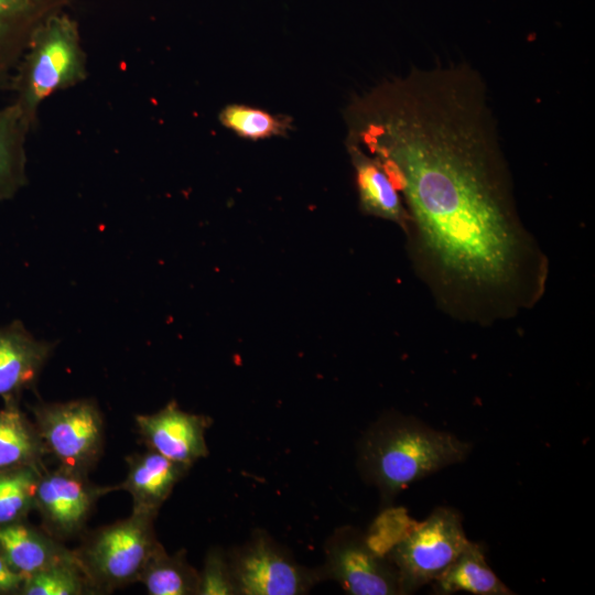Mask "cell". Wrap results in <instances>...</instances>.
<instances>
[{
    "mask_svg": "<svg viewBox=\"0 0 595 595\" xmlns=\"http://www.w3.org/2000/svg\"><path fill=\"white\" fill-rule=\"evenodd\" d=\"M488 101L480 75L452 65L387 79L346 111L347 142L376 156L401 194L410 257L434 302L483 326L531 310L549 277Z\"/></svg>",
    "mask_w": 595,
    "mask_h": 595,
    "instance_id": "cell-1",
    "label": "cell"
},
{
    "mask_svg": "<svg viewBox=\"0 0 595 595\" xmlns=\"http://www.w3.org/2000/svg\"><path fill=\"white\" fill-rule=\"evenodd\" d=\"M470 445L436 431L414 418L392 415L366 434L359 451L360 468L386 499L411 483L464 461Z\"/></svg>",
    "mask_w": 595,
    "mask_h": 595,
    "instance_id": "cell-2",
    "label": "cell"
},
{
    "mask_svg": "<svg viewBox=\"0 0 595 595\" xmlns=\"http://www.w3.org/2000/svg\"><path fill=\"white\" fill-rule=\"evenodd\" d=\"M88 76L77 21L61 11L34 31L10 82L13 101L33 127L41 106L53 95L73 88Z\"/></svg>",
    "mask_w": 595,
    "mask_h": 595,
    "instance_id": "cell-3",
    "label": "cell"
},
{
    "mask_svg": "<svg viewBox=\"0 0 595 595\" xmlns=\"http://www.w3.org/2000/svg\"><path fill=\"white\" fill-rule=\"evenodd\" d=\"M155 517L132 511L128 518L100 527L83 538L74 552L95 594L111 593L138 581L160 543L154 531Z\"/></svg>",
    "mask_w": 595,
    "mask_h": 595,
    "instance_id": "cell-4",
    "label": "cell"
},
{
    "mask_svg": "<svg viewBox=\"0 0 595 595\" xmlns=\"http://www.w3.org/2000/svg\"><path fill=\"white\" fill-rule=\"evenodd\" d=\"M461 515L439 507L401 532L382 553L397 571L401 594L436 580L468 543Z\"/></svg>",
    "mask_w": 595,
    "mask_h": 595,
    "instance_id": "cell-5",
    "label": "cell"
},
{
    "mask_svg": "<svg viewBox=\"0 0 595 595\" xmlns=\"http://www.w3.org/2000/svg\"><path fill=\"white\" fill-rule=\"evenodd\" d=\"M34 423L60 466L88 474L102 455L105 422L94 399L37 402L30 407Z\"/></svg>",
    "mask_w": 595,
    "mask_h": 595,
    "instance_id": "cell-6",
    "label": "cell"
},
{
    "mask_svg": "<svg viewBox=\"0 0 595 595\" xmlns=\"http://www.w3.org/2000/svg\"><path fill=\"white\" fill-rule=\"evenodd\" d=\"M88 474L63 466L42 469L35 489V510L42 528L58 541L80 534L100 497L115 486L91 483Z\"/></svg>",
    "mask_w": 595,
    "mask_h": 595,
    "instance_id": "cell-7",
    "label": "cell"
},
{
    "mask_svg": "<svg viewBox=\"0 0 595 595\" xmlns=\"http://www.w3.org/2000/svg\"><path fill=\"white\" fill-rule=\"evenodd\" d=\"M227 558L236 594H303L318 580L320 573L298 565L263 534L253 538Z\"/></svg>",
    "mask_w": 595,
    "mask_h": 595,
    "instance_id": "cell-8",
    "label": "cell"
},
{
    "mask_svg": "<svg viewBox=\"0 0 595 595\" xmlns=\"http://www.w3.org/2000/svg\"><path fill=\"white\" fill-rule=\"evenodd\" d=\"M324 574L351 595L401 594L392 564L354 530H344L333 540Z\"/></svg>",
    "mask_w": 595,
    "mask_h": 595,
    "instance_id": "cell-9",
    "label": "cell"
},
{
    "mask_svg": "<svg viewBox=\"0 0 595 595\" xmlns=\"http://www.w3.org/2000/svg\"><path fill=\"white\" fill-rule=\"evenodd\" d=\"M136 425L148 450L174 462L192 467L208 455L205 431L210 420L181 410L174 401L155 413L136 415Z\"/></svg>",
    "mask_w": 595,
    "mask_h": 595,
    "instance_id": "cell-10",
    "label": "cell"
},
{
    "mask_svg": "<svg viewBox=\"0 0 595 595\" xmlns=\"http://www.w3.org/2000/svg\"><path fill=\"white\" fill-rule=\"evenodd\" d=\"M55 344L36 339L21 322L0 326V397L19 399L34 388Z\"/></svg>",
    "mask_w": 595,
    "mask_h": 595,
    "instance_id": "cell-11",
    "label": "cell"
},
{
    "mask_svg": "<svg viewBox=\"0 0 595 595\" xmlns=\"http://www.w3.org/2000/svg\"><path fill=\"white\" fill-rule=\"evenodd\" d=\"M72 0H0V91L12 75L39 25L65 11Z\"/></svg>",
    "mask_w": 595,
    "mask_h": 595,
    "instance_id": "cell-12",
    "label": "cell"
},
{
    "mask_svg": "<svg viewBox=\"0 0 595 595\" xmlns=\"http://www.w3.org/2000/svg\"><path fill=\"white\" fill-rule=\"evenodd\" d=\"M128 472L116 490H126L132 497V511L158 515L162 504L191 466L174 462L148 450L126 457Z\"/></svg>",
    "mask_w": 595,
    "mask_h": 595,
    "instance_id": "cell-13",
    "label": "cell"
},
{
    "mask_svg": "<svg viewBox=\"0 0 595 595\" xmlns=\"http://www.w3.org/2000/svg\"><path fill=\"white\" fill-rule=\"evenodd\" d=\"M0 552L25 577L52 565L78 562L74 550L26 520L0 526Z\"/></svg>",
    "mask_w": 595,
    "mask_h": 595,
    "instance_id": "cell-14",
    "label": "cell"
},
{
    "mask_svg": "<svg viewBox=\"0 0 595 595\" xmlns=\"http://www.w3.org/2000/svg\"><path fill=\"white\" fill-rule=\"evenodd\" d=\"M360 208L368 215L397 224L403 230L408 215L401 194L382 163L356 144L347 142Z\"/></svg>",
    "mask_w": 595,
    "mask_h": 595,
    "instance_id": "cell-15",
    "label": "cell"
},
{
    "mask_svg": "<svg viewBox=\"0 0 595 595\" xmlns=\"http://www.w3.org/2000/svg\"><path fill=\"white\" fill-rule=\"evenodd\" d=\"M0 409V472L45 466L48 454L39 430L19 407V399H4Z\"/></svg>",
    "mask_w": 595,
    "mask_h": 595,
    "instance_id": "cell-16",
    "label": "cell"
},
{
    "mask_svg": "<svg viewBox=\"0 0 595 595\" xmlns=\"http://www.w3.org/2000/svg\"><path fill=\"white\" fill-rule=\"evenodd\" d=\"M33 127L13 102L0 107V201L26 184V139Z\"/></svg>",
    "mask_w": 595,
    "mask_h": 595,
    "instance_id": "cell-17",
    "label": "cell"
},
{
    "mask_svg": "<svg viewBox=\"0 0 595 595\" xmlns=\"http://www.w3.org/2000/svg\"><path fill=\"white\" fill-rule=\"evenodd\" d=\"M462 591L477 595L513 594L487 564L484 547L472 541L433 581L434 594L448 595Z\"/></svg>",
    "mask_w": 595,
    "mask_h": 595,
    "instance_id": "cell-18",
    "label": "cell"
},
{
    "mask_svg": "<svg viewBox=\"0 0 595 595\" xmlns=\"http://www.w3.org/2000/svg\"><path fill=\"white\" fill-rule=\"evenodd\" d=\"M137 582L143 584L150 595H195L199 573L186 562L183 551L169 554L159 543Z\"/></svg>",
    "mask_w": 595,
    "mask_h": 595,
    "instance_id": "cell-19",
    "label": "cell"
},
{
    "mask_svg": "<svg viewBox=\"0 0 595 595\" xmlns=\"http://www.w3.org/2000/svg\"><path fill=\"white\" fill-rule=\"evenodd\" d=\"M218 120L223 127L248 140L283 137L291 128L290 118L242 104L226 105L219 111Z\"/></svg>",
    "mask_w": 595,
    "mask_h": 595,
    "instance_id": "cell-20",
    "label": "cell"
},
{
    "mask_svg": "<svg viewBox=\"0 0 595 595\" xmlns=\"http://www.w3.org/2000/svg\"><path fill=\"white\" fill-rule=\"evenodd\" d=\"M44 467L0 472V526L26 520L35 510V489Z\"/></svg>",
    "mask_w": 595,
    "mask_h": 595,
    "instance_id": "cell-21",
    "label": "cell"
},
{
    "mask_svg": "<svg viewBox=\"0 0 595 595\" xmlns=\"http://www.w3.org/2000/svg\"><path fill=\"white\" fill-rule=\"evenodd\" d=\"M95 594L78 562L52 565L25 577L21 595Z\"/></svg>",
    "mask_w": 595,
    "mask_h": 595,
    "instance_id": "cell-22",
    "label": "cell"
},
{
    "mask_svg": "<svg viewBox=\"0 0 595 595\" xmlns=\"http://www.w3.org/2000/svg\"><path fill=\"white\" fill-rule=\"evenodd\" d=\"M236 594L228 558L219 549H212L199 573L198 595Z\"/></svg>",
    "mask_w": 595,
    "mask_h": 595,
    "instance_id": "cell-23",
    "label": "cell"
},
{
    "mask_svg": "<svg viewBox=\"0 0 595 595\" xmlns=\"http://www.w3.org/2000/svg\"><path fill=\"white\" fill-rule=\"evenodd\" d=\"M25 576L15 572L0 552V595H21Z\"/></svg>",
    "mask_w": 595,
    "mask_h": 595,
    "instance_id": "cell-24",
    "label": "cell"
}]
</instances>
